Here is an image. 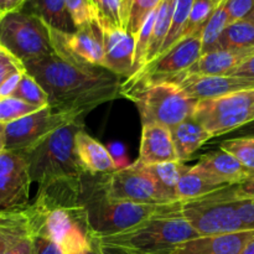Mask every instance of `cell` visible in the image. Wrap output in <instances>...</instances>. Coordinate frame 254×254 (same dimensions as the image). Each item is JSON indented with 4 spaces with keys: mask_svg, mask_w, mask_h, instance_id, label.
<instances>
[{
    "mask_svg": "<svg viewBox=\"0 0 254 254\" xmlns=\"http://www.w3.org/2000/svg\"><path fill=\"white\" fill-rule=\"evenodd\" d=\"M24 66L45 89L50 106L57 111L84 117L96 107L121 96V77L61 52L54 51Z\"/></svg>",
    "mask_w": 254,
    "mask_h": 254,
    "instance_id": "cell-1",
    "label": "cell"
},
{
    "mask_svg": "<svg viewBox=\"0 0 254 254\" xmlns=\"http://www.w3.org/2000/svg\"><path fill=\"white\" fill-rule=\"evenodd\" d=\"M198 237L197 232L181 216L180 203L174 211L154 216L139 225L92 240L104 251L136 254H169L175 246Z\"/></svg>",
    "mask_w": 254,
    "mask_h": 254,
    "instance_id": "cell-2",
    "label": "cell"
},
{
    "mask_svg": "<svg viewBox=\"0 0 254 254\" xmlns=\"http://www.w3.org/2000/svg\"><path fill=\"white\" fill-rule=\"evenodd\" d=\"M81 129H83V118L66 124L22 151L29 164L32 183L41 188L57 181L78 180L87 175L74 150V138Z\"/></svg>",
    "mask_w": 254,
    "mask_h": 254,
    "instance_id": "cell-3",
    "label": "cell"
},
{
    "mask_svg": "<svg viewBox=\"0 0 254 254\" xmlns=\"http://www.w3.org/2000/svg\"><path fill=\"white\" fill-rule=\"evenodd\" d=\"M94 176L87 174L83 178L84 205L92 238L123 232L154 216L171 212L180 203V201H176L163 205H145L111 200L98 188Z\"/></svg>",
    "mask_w": 254,
    "mask_h": 254,
    "instance_id": "cell-4",
    "label": "cell"
},
{
    "mask_svg": "<svg viewBox=\"0 0 254 254\" xmlns=\"http://www.w3.org/2000/svg\"><path fill=\"white\" fill-rule=\"evenodd\" d=\"M121 96L135 103L141 124H161L170 129L192 118L198 103L171 82L122 89Z\"/></svg>",
    "mask_w": 254,
    "mask_h": 254,
    "instance_id": "cell-5",
    "label": "cell"
},
{
    "mask_svg": "<svg viewBox=\"0 0 254 254\" xmlns=\"http://www.w3.org/2000/svg\"><path fill=\"white\" fill-rule=\"evenodd\" d=\"M235 196V185H228L201 197L180 201L181 216L198 236L248 231L236 210Z\"/></svg>",
    "mask_w": 254,
    "mask_h": 254,
    "instance_id": "cell-6",
    "label": "cell"
},
{
    "mask_svg": "<svg viewBox=\"0 0 254 254\" xmlns=\"http://www.w3.org/2000/svg\"><path fill=\"white\" fill-rule=\"evenodd\" d=\"M0 45L22 64L55 51L49 26L24 9L6 12L0 20Z\"/></svg>",
    "mask_w": 254,
    "mask_h": 254,
    "instance_id": "cell-7",
    "label": "cell"
},
{
    "mask_svg": "<svg viewBox=\"0 0 254 254\" xmlns=\"http://www.w3.org/2000/svg\"><path fill=\"white\" fill-rule=\"evenodd\" d=\"M192 118L198 122L212 138L233 133L254 122V88L200 101Z\"/></svg>",
    "mask_w": 254,
    "mask_h": 254,
    "instance_id": "cell-8",
    "label": "cell"
},
{
    "mask_svg": "<svg viewBox=\"0 0 254 254\" xmlns=\"http://www.w3.org/2000/svg\"><path fill=\"white\" fill-rule=\"evenodd\" d=\"M96 183L111 200L129 201L145 205H163L173 201L156 184L153 176L139 161L118 169L113 173L98 174Z\"/></svg>",
    "mask_w": 254,
    "mask_h": 254,
    "instance_id": "cell-9",
    "label": "cell"
},
{
    "mask_svg": "<svg viewBox=\"0 0 254 254\" xmlns=\"http://www.w3.org/2000/svg\"><path fill=\"white\" fill-rule=\"evenodd\" d=\"M202 31L180 40L171 49L146 64L139 73L122 82V89L144 84L170 82L189 72L202 55ZM121 89V91H122Z\"/></svg>",
    "mask_w": 254,
    "mask_h": 254,
    "instance_id": "cell-10",
    "label": "cell"
},
{
    "mask_svg": "<svg viewBox=\"0 0 254 254\" xmlns=\"http://www.w3.org/2000/svg\"><path fill=\"white\" fill-rule=\"evenodd\" d=\"M79 118L83 117L68 112L57 111L49 104L34 113L5 124V133H6L5 150H27L44 140L55 130Z\"/></svg>",
    "mask_w": 254,
    "mask_h": 254,
    "instance_id": "cell-11",
    "label": "cell"
},
{
    "mask_svg": "<svg viewBox=\"0 0 254 254\" xmlns=\"http://www.w3.org/2000/svg\"><path fill=\"white\" fill-rule=\"evenodd\" d=\"M56 52L104 68V49L102 27L96 17L74 32H62L49 27Z\"/></svg>",
    "mask_w": 254,
    "mask_h": 254,
    "instance_id": "cell-12",
    "label": "cell"
},
{
    "mask_svg": "<svg viewBox=\"0 0 254 254\" xmlns=\"http://www.w3.org/2000/svg\"><path fill=\"white\" fill-rule=\"evenodd\" d=\"M26 156L19 150H4L0 154V210L29 205L30 186Z\"/></svg>",
    "mask_w": 254,
    "mask_h": 254,
    "instance_id": "cell-13",
    "label": "cell"
},
{
    "mask_svg": "<svg viewBox=\"0 0 254 254\" xmlns=\"http://www.w3.org/2000/svg\"><path fill=\"white\" fill-rule=\"evenodd\" d=\"M102 27L104 49V68L121 78H129L133 68L135 37L126 29L102 21L96 17Z\"/></svg>",
    "mask_w": 254,
    "mask_h": 254,
    "instance_id": "cell-14",
    "label": "cell"
},
{
    "mask_svg": "<svg viewBox=\"0 0 254 254\" xmlns=\"http://www.w3.org/2000/svg\"><path fill=\"white\" fill-rule=\"evenodd\" d=\"M171 83L180 87L189 97L196 101L218 98L242 89L254 88V82L232 76H205V74L184 73Z\"/></svg>",
    "mask_w": 254,
    "mask_h": 254,
    "instance_id": "cell-15",
    "label": "cell"
},
{
    "mask_svg": "<svg viewBox=\"0 0 254 254\" xmlns=\"http://www.w3.org/2000/svg\"><path fill=\"white\" fill-rule=\"evenodd\" d=\"M254 238V231L198 236L175 246L169 254H240Z\"/></svg>",
    "mask_w": 254,
    "mask_h": 254,
    "instance_id": "cell-16",
    "label": "cell"
},
{
    "mask_svg": "<svg viewBox=\"0 0 254 254\" xmlns=\"http://www.w3.org/2000/svg\"><path fill=\"white\" fill-rule=\"evenodd\" d=\"M39 230V218L32 203L22 207L0 210V254L34 235Z\"/></svg>",
    "mask_w": 254,
    "mask_h": 254,
    "instance_id": "cell-17",
    "label": "cell"
},
{
    "mask_svg": "<svg viewBox=\"0 0 254 254\" xmlns=\"http://www.w3.org/2000/svg\"><path fill=\"white\" fill-rule=\"evenodd\" d=\"M138 161L144 165L179 161L171 129L161 124H143Z\"/></svg>",
    "mask_w": 254,
    "mask_h": 254,
    "instance_id": "cell-18",
    "label": "cell"
},
{
    "mask_svg": "<svg viewBox=\"0 0 254 254\" xmlns=\"http://www.w3.org/2000/svg\"><path fill=\"white\" fill-rule=\"evenodd\" d=\"M195 166L216 185H237L250 176V171L227 151L220 150L201 156Z\"/></svg>",
    "mask_w": 254,
    "mask_h": 254,
    "instance_id": "cell-19",
    "label": "cell"
},
{
    "mask_svg": "<svg viewBox=\"0 0 254 254\" xmlns=\"http://www.w3.org/2000/svg\"><path fill=\"white\" fill-rule=\"evenodd\" d=\"M74 150L79 164L87 174H108L119 169L118 163L111 151L103 144L87 134L84 129H81L76 134Z\"/></svg>",
    "mask_w": 254,
    "mask_h": 254,
    "instance_id": "cell-20",
    "label": "cell"
},
{
    "mask_svg": "<svg viewBox=\"0 0 254 254\" xmlns=\"http://www.w3.org/2000/svg\"><path fill=\"white\" fill-rule=\"evenodd\" d=\"M252 55H254V51H251V50H245V51L215 50V51L201 55L198 61L189 69L188 73L205 74V76H228Z\"/></svg>",
    "mask_w": 254,
    "mask_h": 254,
    "instance_id": "cell-21",
    "label": "cell"
},
{
    "mask_svg": "<svg viewBox=\"0 0 254 254\" xmlns=\"http://www.w3.org/2000/svg\"><path fill=\"white\" fill-rule=\"evenodd\" d=\"M171 134L180 163L190 159L201 146L212 139V135L193 118L174 127Z\"/></svg>",
    "mask_w": 254,
    "mask_h": 254,
    "instance_id": "cell-22",
    "label": "cell"
},
{
    "mask_svg": "<svg viewBox=\"0 0 254 254\" xmlns=\"http://www.w3.org/2000/svg\"><path fill=\"white\" fill-rule=\"evenodd\" d=\"M32 14L37 15L49 27L62 32H74L76 26L64 0H29Z\"/></svg>",
    "mask_w": 254,
    "mask_h": 254,
    "instance_id": "cell-23",
    "label": "cell"
},
{
    "mask_svg": "<svg viewBox=\"0 0 254 254\" xmlns=\"http://www.w3.org/2000/svg\"><path fill=\"white\" fill-rule=\"evenodd\" d=\"M221 188L223 186L216 185L215 183L208 180L195 166L184 165L183 173H181L180 180L176 188V197L179 201L192 200V198L213 192Z\"/></svg>",
    "mask_w": 254,
    "mask_h": 254,
    "instance_id": "cell-24",
    "label": "cell"
},
{
    "mask_svg": "<svg viewBox=\"0 0 254 254\" xmlns=\"http://www.w3.org/2000/svg\"><path fill=\"white\" fill-rule=\"evenodd\" d=\"M174 9H175V0H161L158 9H156L155 21H154L150 45H149L146 64L154 61L159 56V54H160L161 47H163L166 36H168L169 31H170Z\"/></svg>",
    "mask_w": 254,
    "mask_h": 254,
    "instance_id": "cell-25",
    "label": "cell"
},
{
    "mask_svg": "<svg viewBox=\"0 0 254 254\" xmlns=\"http://www.w3.org/2000/svg\"><path fill=\"white\" fill-rule=\"evenodd\" d=\"M217 50L254 51V24L248 20L228 24L218 41Z\"/></svg>",
    "mask_w": 254,
    "mask_h": 254,
    "instance_id": "cell-26",
    "label": "cell"
},
{
    "mask_svg": "<svg viewBox=\"0 0 254 254\" xmlns=\"http://www.w3.org/2000/svg\"><path fill=\"white\" fill-rule=\"evenodd\" d=\"M141 165L153 176V179L160 186L161 190L171 200L179 201L176 197V188H178V183L180 180L181 173H183L184 163L173 161V163H161L154 164V165H144V164H141Z\"/></svg>",
    "mask_w": 254,
    "mask_h": 254,
    "instance_id": "cell-27",
    "label": "cell"
},
{
    "mask_svg": "<svg viewBox=\"0 0 254 254\" xmlns=\"http://www.w3.org/2000/svg\"><path fill=\"white\" fill-rule=\"evenodd\" d=\"M227 12H226L225 6H223V2L221 1L202 30V36H201L202 55L218 49V41H220L221 35H222L223 30L227 27Z\"/></svg>",
    "mask_w": 254,
    "mask_h": 254,
    "instance_id": "cell-28",
    "label": "cell"
},
{
    "mask_svg": "<svg viewBox=\"0 0 254 254\" xmlns=\"http://www.w3.org/2000/svg\"><path fill=\"white\" fill-rule=\"evenodd\" d=\"M220 2L221 0H193L190 16H189V20L186 22V26L184 29L180 40L190 37L192 35L197 34V32L202 31L206 22L208 21L211 15L217 9Z\"/></svg>",
    "mask_w": 254,
    "mask_h": 254,
    "instance_id": "cell-29",
    "label": "cell"
},
{
    "mask_svg": "<svg viewBox=\"0 0 254 254\" xmlns=\"http://www.w3.org/2000/svg\"><path fill=\"white\" fill-rule=\"evenodd\" d=\"M12 97L21 99L25 103L31 104V106L37 107V108H44V107H47L50 104L49 96L45 92V89L26 71L22 74L19 86H17Z\"/></svg>",
    "mask_w": 254,
    "mask_h": 254,
    "instance_id": "cell-30",
    "label": "cell"
},
{
    "mask_svg": "<svg viewBox=\"0 0 254 254\" xmlns=\"http://www.w3.org/2000/svg\"><path fill=\"white\" fill-rule=\"evenodd\" d=\"M192 4L193 0H175V9H174L170 31L166 36V40L164 42L163 47H161L159 56L168 51L169 49H171L180 40L184 29L186 26V22L189 20V16H190Z\"/></svg>",
    "mask_w": 254,
    "mask_h": 254,
    "instance_id": "cell-31",
    "label": "cell"
},
{
    "mask_svg": "<svg viewBox=\"0 0 254 254\" xmlns=\"http://www.w3.org/2000/svg\"><path fill=\"white\" fill-rule=\"evenodd\" d=\"M221 149L235 156L251 174H254V136H238L226 139Z\"/></svg>",
    "mask_w": 254,
    "mask_h": 254,
    "instance_id": "cell-32",
    "label": "cell"
},
{
    "mask_svg": "<svg viewBox=\"0 0 254 254\" xmlns=\"http://www.w3.org/2000/svg\"><path fill=\"white\" fill-rule=\"evenodd\" d=\"M161 0H133L126 30L134 37L140 31L149 15L156 10Z\"/></svg>",
    "mask_w": 254,
    "mask_h": 254,
    "instance_id": "cell-33",
    "label": "cell"
},
{
    "mask_svg": "<svg viewBox=\"0 0 254 254\" xmlns=\"http://www.w3.org/2000/svg\"><path fill=\"white\" fill-rule=\"evenodd\" d=\"M41 108L25 103L15 97H0V123L9 124Z\"/></svg>",
    "mask_w": 254,
    "mask_h": 254,
    "instance_id": "cell-34",
    "label": "cell"
},
{
    "mask_svg": "<svg viewBox=\"0 0 254 254\" xmlns=\"http://www.w3.org/2000/svg\"><path fill=\"white\" fill-rule=\"evenodd\" d=\"M93 16L114 26L123 27L121 16V0H89ZM124 29V27H123Z\"/></svg>",
    "mask_w": 254,
    "mask_h": 254,
    "instance_id": "cell-35",
    "label": "cell"
},
{
    "mask_svg": "<svg viewBox=\"0 0 254 254\" xmlns=\"http://www.w3.org/2000/svg\"><path fill=\"white\" fill-rule=\"evenodd\" d=\"M64 1L76 29H79L91 21L93 17V10L89 4V0H64Z\"/></svg>",
    "mask_w": 254,
    "mask_h": 254,
    "instance_id": "cell-36",
    "label": "cell"
},
{
    "mask_svg": "<svg viewBox=\"0 0 254 254\" xmlns=\"http://www.w3.org/2000/svg\"><path fill=\"white\" fill-rule=\"evenodd\" d=\"M228 16V24L246 20L254 9V0H222Z\"/></svg>",
    "mask_w": 254,
    "mask_h": 254,
    "instance_id": "cell-37",
    "label": "cell"
},
{
    "mask_svg": "<svg viewBox=\"0 0 254 254\" xmlns=\"http://www.w3.org/2000/svg\"><path fill=\"white\" fill-rule=\"evenodd\" d=\"M20 71H25L24 64L0 45V86L11 74Z\"/></svg>",
    "mask_w": 254,
    "mask_h": 254,
    "instance_id": "cell-38",
    "label": "cell"
},
{
    "mask_svg": "<svg viewBox=\"0 0 254 254\" xmlns=\"http://www.w3.org/2000/svg\"><path fill=\"white\" fill-rule=\"evenodd\" d=\"M235 205L238 216H240L246 230L254 231V198L238 197L236 195Z\"/></svg>",
    "mask_w": 254,
    "mask_h": 254,
    "instance_id": "cell-39",
    "label": "cell"
},
{
    "mask_svg": "<svg viewBox=\"0 0 254 254\" xmlns=\"http://www.w3.org/2000/svg\"><path fill=\"white\" fill-rule=\"evenodd\" d=\"M34 254H64L61 248L41 233H34Z\"/></svg>",
    "mask_w": 254,
    "mask_h": 254,
    "instance_id": "cell-40",
    "label": "cell"
},
{
    "mask_svg": "<svg viewBox=\"0 0 254 254\" xmlns=\"http://www.w3.org/2000/svg\"><path fill=\"white\" fill-rule=\"evenodd\" d=\"M228 76L238 77V78L247 79L254 82V55L248 57L245 62L240 64L235 71L231 72Z\"/></svg>",
    "mask_w": 254,
    "mask_h": 254,
    "instance_id": "cell-41",
    "label": "cell"
},
{
    "mask_svg": "<svg viewBox=\"0 0 254 254\" xmlns=\"http://www.w3.org/2000/svg\"><path fill=\"white\" fill-rule=\"evenodd\" d=\"M25 71H26V69H25ZM25 71L16 72V73L11 74L9 78H6L2 82L1 86H0V97H11L12 94H14V92L16 91L20 79H21Z\"/></svg>",
    "mask_w": 254,
    "mask_h": 254,
    "instance_id": "cell-42",
    "label": "cell"
},
{
    "mask_svg": "<svg viewBox=\"0 0 254 254\" xmlns=\"http://www.w3.org/2000/svg\"><path fill=\"white\" fill-rule=\"evenodd\" d=\"M235 192L238 197L254 198V174H250L246 180L235 185Z\"/></svg>",
    "mask_w": 254,
    "mask_h": 254,
    "instance_id": "cell-43",
    "label": "cell"
},
{
    "mask_svg": "<svg viewBox=\"0 0 254 254\" xmlns=\"http://www.w3.org/2000/svg\"><path fill=\"white\" fill-rule=\"evenodd\" d=\"M5 254H34V240H32V235L24 238L22 241H20L17 245L10 248Z\"/></svg>",
    "mask_w": 254,
    "mask_h": 254,
    "instance_id": "cell-44",
    "label": "cell"
},
{
    "mask_svg": "<svg viewBox=\"0 0 254 254\" xmlns=\"http://www.w3.org/2000/svg\"><path fill=\"white\" fill-rule=\"evenodd\" d=\"M131 1H133V0H122L121 2V16H122V22H123L124 29H126L127 21H128L129 11H130V7H131Z\"/></svg>",
    "mask_w": 254,
    "mask_h": 254,
    "instance_id": "cell-45",
    "label": "cell"
},
{
    "mask_svg": "<svg viewBox=\"0 0 254 254\" xmlns=\"http://www.w3.org/2000/svg\"><path fill=\"white\" fill-rule=\"evenodd\" d=\"M27 1H29V0H6L5 14L10 11H17V10H21Z\"/></svg>",
    "mask_w": 254,
    "mask_h": 254,
    "instance_id": "cell-46",
    "label": "cell"
},
{
    "mask_svg": "<svg viewBox=\"0 0 254 254\" xmlns=\"http://www.w3.org/2000/svg\"><path fill=\"white\" fill-rule=\"evenodd\" d=\"M238 136H254V122L233 131L232 138H238Z\"/></svg>",
    "mask_w": 254,
    "mask_h": 254,
    "instance_id": "cell-47",
    "label": "cell"
},
{
    "mask_svg": "<svg viewBox=\"0 0 254 254\" xmlns=\"http://www.w3.org/2000/svg\"><path fill=\"white\" fill-rule=\"evenodd\" d=\"M6 148V133H5V124L0 123V154Z\"/></svg>",
    "mask_w": 254,
    "mask_h": 254,
    "instance_id": "cell-48",
    "label": "cell"
},
{
    "mask_svg": "<svg viewBox=\"0 0 254 254\" xmlns=\"http://www.w3.org/2000/svg\"><path fill=\"white\" fill-rule=\"evenodd\" d=\"M86 254H106V253H104V251L102 250V247H99V246L93 241L91 250H89Z\"/></svg>",
    "mask_w": 254,
    "mask_h": 254,
    "instance_id": "cell-49",
    "label": "cell"
},
{
    "mask_svg": "<svg viewBox=\"0 0 254 254\" xmlns=\"http://www.w3.org/2000/svg\"><path fill=\"white\" fill-rule=\"evenodd\" d=\"M240 254H254V238L243 248V251Z\"/></svg>",
    "mask_w": 254,
    "mask_h": 254,
    "instance_id": "cell-50",
    "label": "cell"
},
{
    "mask_svg": "<svg viewBox=\"0 0 254 254\" xmlns=\"http://www.w3.org/2000/svg\"><path fill=\"white\" fill-rule=\"evenodd\" d=\"M5 7H6V0H0V10H1L2 15L5 14Z\"/></svg>",
    "mask_w": 254,
    "mask_h": 254,
    "instance_id": "cell-51",
    "label": "cell"
},
{
    "mask_svg": "<svg viewBox=\"0 0 254 254\" xmlns=\"http://www.w3.org/2000/svg\"><path fill=\"white\" fill-rule=\"evenodd\" d=\"M103 250V248H102ZM104 251V250H103ZM106 254H136V253H126V252H116V251H104ZM159 254V253H158Z\"/></svg>",
    "mask_w": 254,
    "mask_h": 254,
    "instance_id": "cell-52",
    "label": "cell"
},
{
    "mask_svg": "<svg viewBox=\"0 0 254 254\" xmlns=\"http://www.w3.org/2000/svg\"><path fill=\"white\" fill-rule=\"evenodd\" d=\"M246 20H248V21L253 22V24H254V9H253V11L251 12V15H250V16H248L247 19H246Z\"/></svg>",
    "mask_w": 254,
    "mask_h": 254,
    "instance_id": "cell-53",
    "label": "cell"
},
{
    "mask_svg": "<svg viewBox=\"0 0 254 254\" xmlns=\"http://www.w3.org/2000/svg\"><path fill=\"white\" fill-rule=\"evenodd\" d=\"M4 16V15H2V12H1V10H0V20H1V17Z\"/></svg>",
    "mask_w": 254,
    "mask_h": 254,
    "instance_id": "cell-54",
    "label": "cell"
},
{
    "mask_svg": "<svg viewBox=\"0 0 254 254\" xmlns=\"http://www.w3.org/2000/svg\"><path fill=\"white\" fill-rule=\"evenodd\" d=\"M121 2H122V0H121Z\"/></svg>",
    "mask_w": 254,
    "mask_h": 254,
    "instance_id": "cell-55",
    "label": "cell"
},
{
    "mask_svg": "<svg viewBox=\"0 0 254 254\" xmlns=\"http://www.w3.org/2000/svg\"><path fill=\"white\" fill-rule=\"evenodd\" d=\"M221 1H222V0H221Z\"/></svg>",
    "mask_w": 254,
    "mask_h": 254,
    "instance_id": "cell-56",
    "label": "cell"
}]
</instances>
